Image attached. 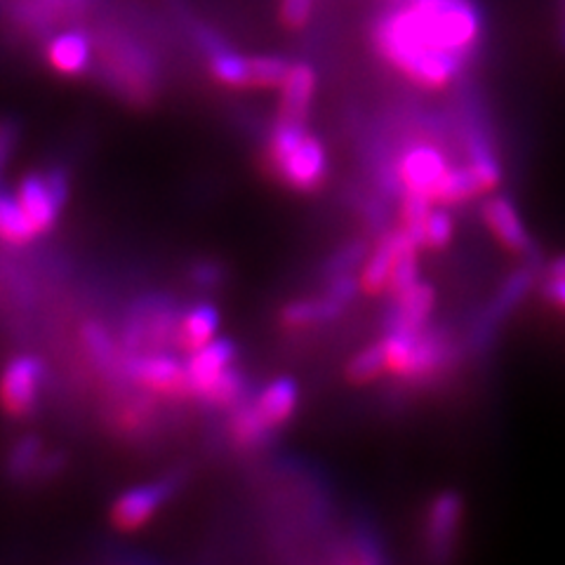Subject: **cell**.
Masks as SVG:
<instances>
[{"instance_id":"1","label":"cell","mask_w":565,"mask_h":565,"mask_svg":"<svg viewBox=\"0 0 565 565\" xmlns=\"http://www.w3.org/2000/svg\"><path fill=\"white\" fill-rule=\"evenodd\" d=\"M483 17L473 0H401L373 24L377 55L424 90H444L471 62Z\"/></svg>"},{"instance_id":"2","label":"cell","mask_w":565,"mask_h":565,"mask_svg":"<svg viewBox=\"0 0 565 565\" xmlns=\"http://www.w3.org/2000/svg\"><path fill=\"white\" fill-rule=\"evenodd\" d=\"M267 168L288 189L313 191L326 180L328 158L321 141L302 122L278 120L267 141Z\"/></svg>"},{"instance_id":"3","label":"cell","mask_w":565,"mask_h":565,"mask_svg":"<svg viewBox=\"0 0 565 565\" xmlns=\"http://www.w3.org/2000/svg\"><path fill=\"white\" fill-rule=\"evenodd\" d=\"M102 76L111 90L130 104H149L156 93V66L145 45L130 35L109 31L99 41Z\"/></svg>"},{"instance_id":"4","label":"cell","mask_w":565,"mask_h":565,"mask_svg":"<svg viewBox=\"0 0 565 565\" xmlns=\"http://www.w3.org/2000/svg\"><path fill=\"white\" fill-rule=\"evenodd\" d=\"M68 196V180L62 170H50L45 174L31 172L17 186V201H20L26 217L35 226V232L45 234L57 224L60 212Z\"/></svg>"},{"instance_id":"5","label":"cell","mask_w":565,"mask_h":565,"mask_svg":"<svg viewBox=\"0 0 565 565\" xmlns=\"http://www.w3.org/2000/svg\"><path fill=\"white\" fill-rule=\"evenodd\" d=\"M43 363L35 356H14L0 373V411L8 417H26L41 396Z\"/></svg>"},{"instance_id":"6","label":"cell","mask_w":565,"mask_h":565,"mask_svg":"<svg viewBox=\"0 0 565 565\" xmlns=\"http://www.w3.org/2000/svg\"><path fill=\"white\" fill-rule=\"evenodd\" d=\"M128 373L130 380L151 396L174 401L193 396L186 365L166 356V353H141V356L132 359Z\"/></svg>"},{"instance_id":"7","label":"cell","mask_w":565,"mask_h":565,"mask_svg":"<svg viewBox=\"0 0 565 565\" xmlns=\"http://www.w3.org/2000/svg\"><path fill=\"white\" fill-rule=\"evenodd\" d=\"M448 161L440 149L431 145H417L405 151L398 161L396 184L411 193H427L431 199V191L440 182V177L446 174Z\"/></svg>"},{"instance_id":"8","label":"cell","mask_w":565,"mask_h":565,"mask_svg":"<svg viewBox=\"0 0 565 565\" xmlns=\"http://www.w3.org/2000/svg\"><path fill=\"white\" fill-rule=\"evenodd\" d=\"M452 359V344L444 332L419 330L413 338L408 361L401 367L398 380L403 382H424L438 375Z\"/></svg>"},{"instance_id":"9","label":"cell","mask_w":565,"mask_h":565,"mask_svg":"<svg viewBox=\"0 0 565 565\" xmlns=\"http://www.w3.org/2000/svg\"><path fill=\"white\" fill-rule=\"evenodd\" d=\"M95 55V41L83 29H68L52 35L45 47V60L60 76L78 78L87 74Z\"/></svg>"},{"instance_id":"10","label":"cell","mask_w":565,"mask_h":565,"mask_svg":"<svg viewBox=\"0 0 565 565\" xmlns=\"http://www.w3.org/2000/svg\"><path fill=\"white\" fill-rule=\"evenodd\" d=\"M234 359L236 347L232 340H212L205 347L191 351L186 361V373L193 396L203 398L207 388L234 365Z\"/></svg>"},{"instance_id":"11","label":"cell","mask_w":565,"mask_h":565,"mask_svg":"<svg viewBox=\"0 0 565 565\" xmlns=\"http://www.w3.org/2000/svg\"><path fill=\"white\" fill-rule=\"evenodd\" d=\"M168 494V486H137L128 492H122L111 507V523L122 530V533H132L141 525H147L158 509H161Z\"/></svg>"},{"instance_id":"12","label":"cell","mask_w":565,"mask_h":565,"mask_svg":"<svg viewBox=\"0 0 565 565\" xmlns=\"http://www.w3.org/2000/svg\"><path fill=\"white\" fill-rule=\"evenodd\" d=\"M394 309L388 313V330L398 332H419L427 328L429 316L434 311V288L429 282L417 280L413 288L394 297Z\"/></svg>"},{"instance_id":"13","label":"cell","mask_w":565,"mask_h":565,"mask_svg":"<svg viewBox=\"0 0 565 565\" xmlns=\"http://www.w3.org/2000/svg\"><path fill=\"white\" fill-rule=\"evenodd\" d=\"M316 93V71L309 64H290L286 81L280 85L278 120L302 122Z\"/></svg>"},{"instance_id":"14","label":"cell","mask_w":565,"mask_h":565,"mask_svg":"<svg viewBox=\"0 0 565 565\" xmlns=\"http://www.w3.org/2000/svg\"><path fill=\"white\" fill-rule=\"evenodd\" d=\"M401 243H403V228H398V232H386L373 247V253L365 257L363 274L359 278L361 290L365 295H380L386 290L398 250H401Z\"/></svg>"},{"instance_id":"15","label":"cell","mask_w":565,"mask_h":565,"mask_svg":"<svg viewBox=\"0 0 565 565\" xmlns=\"http://www.w3.org/2000/svg\"><path fill=\"white\" fill-rule=\"evenodd\" d=\"M483 220L490 232L494 234L507 250L511 253H527L530 250V238L525 234V226L519 217V212L509 199H490L483 205Z\"/></svg>"},{"instance_id":"16","label":"cell","mask_w":565,"mask_h":565,"mask_svg":"<svg viewBox=\"0 0 565 565\" xmlns=\"http://www.w3.org/2000/svg\"><path fill=\"white\" fill-rule=\"evenodd\" d=\"M297 403H299L297 382L290 377H276L274 382L264 386V392L257 396L253 408L257 411L259 419L267 424V429L274 431L292 417V413L297 411Z\"/></svg>"},{"instance_id":"17","label":"cell","mask_w":565,"mask_h":565,"mask_svg":"<svg viewBox=\"0 0 565 565\" xmlns=\"http://www.w3.org/2000/svg\"><path fill=\"white\" fill-rule=\"evenodd\" d=\"M217 328H220V311L207 302H201L196 307H191L180 321H177L174 344L182 351L191 353L215 340Z\"/></svg>"},{"instance_id":"18","label":"cell","mask_w":565,"mask_h":565,"mask_svg":"<svg viewBox=\"0 0 565 565\" xmlns=\"http://www.w3.org/2000/svg\"><path fill=\"white\" fill-rule=\"evenodd\" d=\"M459 519H462V500L455 492H444L431 502L427 514V546L444 552L452 544Z\"/></svg>"},{"instance_id":"19","label":"cell","mask_w":565,"mask_h":565,"mask_svg":"<svg viewBox=\"0 0 565 565\" xmlns=\"http://www.w3.org/2000/svg\"><path fill=\"white\" fill-rule=\"evenodd\" d=\"M483 191L481 180L476 177L471 166L465 168H448L446 174L440 177V182L431 191V201L438 207H455L479 196Z\"/></svg>"},{"instance_id":"20","label":"cell","mask_w":565,"mask_h":565,"mask_svg":"<svg viewBox=\"0 0 565 565\" xmlns=\"http://www.w3.org/2000/svg\"><path fill=\"white\" fill-rule=\"evenodd\" d=\"M344 311L338 302L326 295L321 299H299V302H290L280 313V323L288 330H302L309 326H316L321 321H332Z\"/></svg>"},{"instance_id":"21","label":"cell","mask_w":565,"mask_h":565,"mask_svg":"<svg viewBox=\"0 0 565 565\" xmlns=\"http://www.w3.org/2000/svg\"><path fill=\"white\" fill-rule=\"evenodd\" d=\"M39 236L41 234L35 232V226L26 217L20 201L0 193V243L20 247L33 243Z\"/></svg>"},{"instance_id":"22","label":"cell","mask_w":565,"mask_h":565,"mask_svg":"<svg viewBox=\"0 0 565 565\" xmlns=\"http://www.w3.org/2000/svg\"><path fill=\"white\" fill-rule=\"evenodd\" d=\"M530 282H533V274L525 271V269L516 271L514 276H511V278L504 282L500 295H498V299H494V305H492L490 311L481 318V340H488L490 328H492L494 323H500L502 318L521 302L523 295H525L527 288H530Z\"/></svg>"},{"instance_id":"23","label":"cell","mask_w":565,"mask_h":565,"mask_svg":"<svg viewBox=\"0 0 565 565\" xmlns=\"http://www.w3.org/2000/svg\"><path fill=\"white\" fill-rule=\"evenodd\" d=\"M81 344L87 353V359H90L102 370V373H114V370L118 367L120 359H118L116 342L104 326H99V323L83 326L81 328Z\"/></svg>"},{"instance_id":"24","label":"cell","mask_w":565,"mask_h":565,"mask_svg":"<svg viewBox=\"0 0 565 565\" xmlns=\"http://www.w3.org/2000/svg\"><path fill=\"white\" fill-rule=\"evenodd\" d=\"M401 228L411 236V241L417 247H424V226H427V220L431 215L434 201L427 196V193H403L401 201Z\"/></svg>"},{"instance_id":"25","label":"cell","mask_w":565,"mask_h":565,"mask_svg":"<svg viewBox=\"0 0 565 565\" xmlns=\"http://www.w3.org/2000/svg\"><path fill=\"white\" fill-rule=\"evenodd\" d=\"M228 431H232L234 444L238 448H257L264 438H267L271 431L267 429L257 415V411L250 405H241V408L234 413L232 422H228Z\"/></svg>"},{"instance_id":"26","label":"cell","mask_w":565,"mask_h":565,"mask_svg":"<svg viewBox=\"0 0 565 565\" xmlns=\"http://www.w3.org/2000/svg\"><path fill=\"white\" fill-rule=\"evenodd\" d=\"M382 373H386V353L382 342L365 347L347 365V377L353 384H367L377 380Z\"/></svg>"},{"instance_id":"27","label":"cell","mask_w":565,"mask_h":565,"mask_svg":"<svg viewBox=\"0 0 565 565\" xmlns=\"http://www.w3.org/2000/svg\"><path fill=\"white\" fill-rule=\"evenodd\" d=\"M290 71V64L282 57L259 55L250 57V87L257 90H269V87H280Z\"/></svg>"},{"instance_id":"28","label":"cell","mask_w":565,"mask_h":565,"mask_svg":"<svg viewBox=\"0 0 565 565\" xmlns=\"http://www.w3.org/2000/svg\"><path fill=\"white\" fill-rule=\"evenodd\" d=\"M245 394V382L238 370L232 365L226 373L203 394V401L215 408H232Z\"/></svg>"},{"instance_id":"29","label":"cell","mask_w":565,"mask_h":565,"mask_svg":"<svg viewBox=\"0 0 565 565\" xmlns=\"http://www.w3.org/2000/svg\"><path fill=\"white\" fill-rule=\"evenodd\" d=\"M452 238V217L446 207L431 210V215L424 226V247H431V250H440L446 247Z\"/></svg>"},{"instance_id":"30","label":"cell","mask_w":565,"mask_h":565,"mask_svg":"<svg viewBox=\"0 0 565 565\" xmlns=\"http://www.w3.org/2000/svg\"><path fill=\"white\" fill-rule=\"evenodd\" d=\"M313 10V0H282L280 3V22L288 29H302Z\"/></svg>"},{"instance_id":"31","label":"cell","mask_w":565,"mask_h":565,"mask_svg":"<svg viewBox=\"0 0 565 565\" xmlns=\"http://www.w3.org/2000/svg\"><path fill=\"white\" fill-rule=\"evenodd\" d=\"M149 415H151V411L147 408V403L130 401L118 411V427L126 431H139L147 427Z\"/></svg>"},{"instance_id":"32","label":"cell","mask_w":565,"mask_h":565,"mask_svg":"<svg viewBox=\"0 0 565 565\" xmlns=\"http://www.w3.org/2000/svg\"><path fill=\"white\" fill-rule=\"evenodd\" d=\"M39 450H41V446L35 444L33 438H24L22 444L17 446V450L12 452L10 469L14 473H26V471L35 469V459H39Z\"/></svg>"},{"instance_id":"33","label":"cell","mask_w":565,"mask_h":565,"mask_svg":"<svg viewBox=\"0 0 565 565\" xmlns=\"http://www.w3.org/2000/svg\"><path fill=\"white\" fill-rule=\"evenodd\" d=\"M544 295L552 305L565 309V278H550V282H546L544 288Z\"/></svg>"},{"instance_id":"34","label":"cell","mask_w":565,"mask_h":565,"mask_svg":"<svg viewBox=\"0 0 565 565\" xmlns=\"http://www.w3.org/2000/svg\"><path fill=\"white\" fill-rule=\"evenodd\" d=\"M550 278H565V255L552 262V267H550Z\"/></svg>"}]
</instances>
